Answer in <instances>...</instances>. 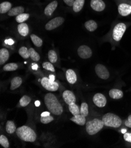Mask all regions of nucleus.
<instances>
[{
    "instance_id": "nucleus-22",
    "label": "nucleus",
    "mask_w": 131,
    "mask_h": 148,
    "mask_svg": "<svg viewBox=\"0 0 131 148\" xmlns=\"http://www.w3.org/2000/svg\"><path fill=\"white\" fill-rule=\"evenodd\" d=\"M85 27L88 31L90 32H93L97 29L98 24L95 21L90 20L89 21H87L85 23Z\"/></svg>"
},
{
    "instance_id": "nucleus-1",
    "label": "nucleus",
    "mask_w": 131,
    "mask_h": 148,
    "mask_svg": "<svg viewBox=\"0 0 131 148\" xmlns=\"http://www.w3.org/2000/svg\"><path fill=\"white\" fill-rule=\"evenodd\" d=\"M44 103L51 113L56 116H60L62 113L63 107L54 94H46L44 97Z\"/></svg>"
},
{
    "instance_id": "nucleus-44",
    "label": "nucleus",
    "mask_w": 131,
    "mask_h": 148,
    "mask_svg": "<svg viewBox=\"0 0 131 148\" xmlns=\"http://www.w3.org/2000/svg\"><path fill=\"white\" fill-rule=\"evenodd\" d=\"M37 68H38V66H37V64H33V69L36 70Z\"/></svg>"
},
{
    "instance_id": "nucleus-39",
    "label": "nucleus",
    "mask_w": 131,
    "mask_h": 148,
    "mask_svg": "<svg viewBox=\"0 0 131 148\" xmlns=\"http://www.w3.org/2000/svg\"><path fill=\"white\" fill-rule=\"evenodd\" d=\"M125 125L126 126L131 128V114L128 116V119L125 122Z\"/></svg>"
},
{
    "instance_id": "nucleus-31",
    "label": "nucleus",
    "mask_w": 131,
    "mask_h": 148,
    "mask_svg": "<svg viewBox=\"0 0 131 148\" xmlns=\"http://www.w3.org/2000/svg\"><path fill=\"white\" fill-rule=\"evenodd\" d=\"M31 100V99L30 97L26 95H25L22 96L20 100V105L22 107H25L30 104Z\"/></svg>"
},
{
    "instance_id": "nucleus-43",
    "label": "nucleus",
    "mask_w": 131,
    "mask_h": 148,
    "mask_svg": "<svg viewBox=\"0 0 131 148\" xmlns=\"http://www.w3.org/2000/svg\"><path fill=\"white\" fill-rule=\"evenodd\" d=\"M49 78H50L51 80H53V81H54V80H55V77H54V76H53V75H50V76H49Z\"/></svg>"
},
{
    "instance_id": "nucleus-2",
    "label": "nucleus",
    "mask_w": 131,
    "mask_h": 148,
    "mask_svg": "<svg viewBox=\"0 0 131 148\" xmlns=\"http://www.w3.org/2000/svg\"><path fill=\"white\" fill-rule=\"evenodd\" d=\"M16 134L20 139L25 142H34L37 139L35 131L27 126L18 127L16 130Z\"/></svg>"
},
{
    "instance_id": "nucleus-4",
    "label": "nucleus",
    "mask_w": 131,
    "mask_h": 148,
    "mask_svg": "<svg viewBox=\"0 0 131 148\" xmlns=\"http://www.w3.org/2000/svg\"><path fill=\"white\" fill-rule=\"evenodd\" d=\"M104 124L102 121L94 119L86 123V130L90 135H94L104 127Z\"/></svg>"
},
{
    "instance_id": "nucleus-41",
    "label": "nucleus",
    "mask_w": 131,
    "mask_h": 148,
    "mask_svg": "<svg viewBox=\"0 0 131 148\" xmlns=\"http://www.w3.org/2000/svg\"><path fill=\"white\" fill-rule=\"evenodd\" d=\"M5 43L9 44V45H12V44H14V41L11 39H9V40H5Z\"/></svg>"
},
{
    "instance_id": "nucleus-35",
    "label": "nucleus",
    "mask_w": 131,
    "mask_h": 148,
    "mask_svg": "<svg viewBox=\"0 0 131 148\" xmlns=\"http://www.w3.org/2000/svg\"><path fill=\"white\" fill-rule=\"evenodd\" d=\"M0 144H1V145L3 147H4L5 148L10 147L9 141H8L7 138L4 135L0 136Z\"/></svg>"
},
{
    "instance_id": "nucleus-7",
    "label": "nucleus",
    "mask_w": 131,
    "mask_h": 148,
    "mask_svg": "<svg viewBox=\"0 0 131 148\" xmlns=\"http://www.w3.org/2000/svg\"><path fill=\"white\" fill-rule=\"evenodd\" d=\"M65 21V20L63 17H57L48 21L45 25V29L47 30L51 31L56 28L57 27L61 25Z\"/></svg>"
},
{
    "instance_id": "nucleus-38",
    "label": "nucleus",
    "mask_w": 131,
    "mask_h": 148,
    "mask_svg": "<svg viewBox=\"0 0 131 148\" xmlns=\"http://www.w3.org/2000/svg\"><path fill=\"white\" fill-rule=\"evenodd\" d=\"M124 139L125 141L131 143V133H125Z\"/></svg>"
},
{
    "instance_id": "nucleus-10",
    "label": "nucleus",
    "mask_w": 131,
    "mask_h": 148,
    "mask_svg": "<svg viewBox=\"0 0 131 148\" xmlns=\"http://www.w3.org/2000/svg\"><path fill=\"white\" fill-rule=\"evenodd\" d=\"M94 104L99 108H104L107 104V99L105 96L101 93H96L93 97Z\"/></svg>"
},
{
    "instance_id": "nucleus-45",
    "label": "nucleus",
    "mask_w": 131,
    "mask_h": 148,
    "mask_svg": "<svg viewBox=\"0 0 131 148\" xmlns=\"http://www.w3.org/2000/svg\"><path fill=\"white\" fill-rule=\"evenodd\" d=\"M39 105H40V103H39L38 101H35V105H36V106H38Z\"/></svg>"
},
{
    "instance_id": "nucleus-20",
    "label": "nucleus",
    "mask_w": 131,
    "mask_h": 148,
    "mask_svg": "<svg viewBox=\"0 0 131 148\" xmlns=\"http://www.w3.org/2000/svg\"><path fill=\"white\" fill-rule=\"evenodd\" d=\"M17 28L19 34L23 37H26L29 33V28L26 23H20L18 25Z\"/></svg>"
},
{
    "instance_id": "nucleus-40",
    "label": "nucleus",
    "mask_w": 131,
    "mask_h": 148,
    "mask_svg": "<svg viewBox=\"0 0 131 148\" xmlns=\"http://www.w3.org/2000/svg\"><path fill=\"white\" fill-rule=\"evenodd\" d=\"M64 1L67 5L71 7V6H73L75 2V0H64Z\"/></svg>"
},
{
    "instance_id": "nucleus-6",
    "label": "nucleus",
    "mask_w": 131,
    "mask_h": 148,
    "mask_svg": "<svg viewBox=\"0 0 131 148\" xmlns=\"http://www.w3.org/2000/svg\"><path fill=\"white\" fill-rule=\"evenodd\" d=\"M41 84L46 90L51 92H55L59 88V85L57 82L47 77H43L41 79Z\"/></svg>"
},
{
    "instance_id": "nucleus-14",
    "label": "nucleus",
    "mask_w": 131,
    "mask_h": 148,
    "mask_svg": "<svg viewBox=\"0 0 131 148\" xmlns=\"http://www.w3.org/2000/svg\"><path fill=\"white\" fill-rule=\"evenodd\" d=\"M66 78L69 83L75 84L77 80V77L75 72L72 69H69L66 71Z\"/></svg>"
},
{
    "instance_id": "nucleus-15",
    "label": "nucleus",
    "mask_w": 131,
    "mask_h": 148,
    "mask_svg": "<svg viewBox=\"0 0 131 148\" xmlns=\"http://www.w3.org/2000/svg\"><path fill=\"white\" fill-rule=\"evenodd\" d=\"M58 6V2L56 1H54L50 3L44 10V14L46 16H50L53 14L54 11L56 10Z\"/></svg>"
},
{
    "instance_id": "nucleus-42",
    "label": "nucleus",
    "mask_w": 131,
    "mask_h": 148,
    "mask_svg": "<svg viewBox=\"0 0 131 148\" xmlns=\"http://www.w3.org/2000/svg\"><path fill=\"white\" fill-rule=\"evenodd\" d=\"M50 115V113L48 112H44L41 113V116H48Z\"/></svg>"
},
{
    "instance_id": "nucleus-26",
    "label": "nucleus",
    "mask_w": 131,
    "mask_h": 148,
    "mask_svg": "<svg viewBox=\"0 0 131 148\" xmlns=\"http://www.w3.org/2000/svg\"><path fill=\"white\" fill-rule=\"evenodd\" d=\"M30 37H31V39L33 42L34 43V44L36 47H40L42 46L43 41L41 38H39L35 34H31L30 36Z\"/></svg>"
},
{
    "instance_id": "nucleus-36",
    "label": "nucleus",
    "mask_w": 131,
    "mask_h": 148,
    "mask_svg": "<svg viewBox=\"0 0 131 148\" xmlns=\"http://www.w3.org/2000/svg\"><path fill=\"white\" fill-rule=\"evenodd\" d=\"M54 119V117L52 116L48 115L46 116H41L40 121L43 124H48L53 121Z\"/></svg>"
},
{
    "instance_id": "nucleus-11",
    "label": "nucleus",
    "mask_w": 131,
    "mask_h": 148,
    "mask_svg": "<svg viewBox=\"0 0 131 148\" xmlns=\"http://www.w3.org/2000/svg\"><path fill=\"white\" fill-rule=\"evenodd\" d=\"M90 5L94 11L98 12L104 11L106 7L103 0H91Z\"/></svg>"
},
{
    "instance_id": "nucleus-30",
    "label": "nucleus",
    "mask_w": 131,
    "mask_h": 148,
    "mask_svg": "<svg viewBox=\"0 0 131 148\" xmlns=\"http://www.w3.org/2000/svg\"><path fill=\"white\" fill-rule=\"evenodd\" d=\"M18 53L20 54V55L24 58L25 59H27L29 57H30V52H29V49H28L26 47H21Z\"/></svg>"
},
{
    "instance_id": "nucleus-33",
    "label": "nucleus",
    "mask_w": 131,
    "mask_h": 148,
    "mask_svg": "<svg viewBox=\"0 0 131 148\" xmlns=\"http://www.w3.org/2000/svg\"><path fill=\"white\" fill-rule=\"evenodd\" d=\"M29 17H30V14H25V13H22L21 14L18 16L16 17V21L19 23H22L23 22L27 20Z\"/></svg>"
},
{
    "instance_id": "nucleus-27",
    "label": "nucleus",
    "mask_w": 131,
    "mask_h": 148,
    "mask_svg": "<svg viewBox=\"0 0 131 148\" xmlns=\"http://www.w3.org/2000/svg\"><path fill=\"white\" fill-rule=\"evenodd\" d=\"M68 109L69 110V112L73 114V116L77 115L80 114V109L79 107L75 104V103H72V104L69 105Z\"/></svg>"
},
{
    "instance_id": "nucleus-18",
    "label": "nucleus",
    "mask_w": 131,
    "mask_h": 148,
    "mask_svg": "<svg viewBox=\"0 0 131 148\" xmlns=\"http://www.w3.org/2000/svg\"><path fill=\"white\" fill-rule=\"evenodd\" d=\"M24 8L22 6H18L16 7L11 8L8 12V15L9 16L12 17V16H17L18 15L24 13Z\"/></svg>"
},
{
    "instance_id": "nucleus-13",
    "label": "nucleus",
    "mask_w": 131,
    "mask_h": 148,
    "mask_svg": "<svg viewBox=\"0 0 131 148\" xmlns=\"http://www.w3.org/2000/svg\"><path fill=\"white\" fill-rule=\"evenodd\" d=\"M118 12L122 16L126 17L131 14V5L126 3H121L118 5Z\"/></svg>"
},
{
    "instance_id": "nucleus-23",
    "label": "nucleus",
    "mask_w": 131,
    "mask_h": 148,
    "mask_svg": "<svg viewBox=\"0 0 131 148\" xmlns=\"http://www.w3.org/2000/svg\"><path fill=\"white\" fill-rule=\"evenodd\" d=\"M5 129L8 134H14L15 132H16L17 127L15 123H14L12 121H8L6 123Z\"/></svg>"
},
{
    "instance_id": "nucleus-46",
    "label": "nucleus",
    "mask_w": 131,
    "mask_h": 148,
    "mask_svg": "<svg viewBox=\"0 0 131 148\" xmlns=\"http://www.w3.org/2000/svg\"><path fill=\"white\" fill-rule=\"evenodd\" d=\"M122 132H123V133H124V134H125V133H126V130H122Z\"/></svg>"
},
{
    "instance_id": "nucleus-17",
    "label": "nucleus",
    "mask_w": 131,
    "mask_h": 148,
    "mask_svg": "<svg viewBox=\"0 0 131 148\" xmlns=\"http://www.w3.org/2000/svg\"><path fill=\"white\" fill-rule=\"evenodd\" d=\"M10 53L7 49L3 48L0 50V64L3 65L9 59Z\"/></svg>"
},
{
    "instance_id": "nucleus-12",
    "label": "nucleus",
    "mask_w": 131,
    "mask_h": 148,
    "mask_svg": "<svg viewBox=\"0 0 131 148\" xmlns=\"http://www.w3.org/2000/svg\"><path fill=\"white\" fill-rule=\"evenodd\" d=\"M62 97L65 102L68 105L76 101V97L74 93L70 90H65L63 93Z\"/></svg>"
},
{
    "instance_id": "nucleus-9",
    "label": "nucleus",
    "mask_w": 131,
    "mask_h": 148,
    "mask_svg": "<svg viewBox=\"0 0 131 148\" xmlns=\"http://www.w3.org/2000/svg\"><path fill=\"white\" fill-rule=\"evenodd\" d=\"M78 56L83 59L90 58L92 56V51L88 46L82 45L78 49Z\"/></svg>"
},
{
    "instance_id": "nucleus-24",
    "label": "nucleus",
    "mask_w": 131,
    "mask_h": 148,
    "mask_svg": "<svg viewBox=\"0 0 131 148\" xmlns=\"http://www.w3.org/2000/svg\"><path fill=\"white\" fill-rule=\"evenodd\" d=\"M11 4L10 2L5 1L0 4V13L5 14L11 9Z\"/></svg>"
},
{
    "instance_id": "nucleus-28",
    "label": "nucleus",
    "mask_w": 131,
    "mask_h": 148,
    "mask_svg": "<svg viewBox=\"0 0 131 148\" xmlns=\"http://www.w3.org/2000/svg\"><path fill=\"white\" fill-rule=\"evenodd\" d=\"M18 68V66L17 64L15 63H8L5 65L3 67V70L5 71H15L17 70Z\"/></svg>"
},
{
    "instance_id": "nucleus-25",
    "label": "nucleus",
    "mask_w": 131,
    "mask_h": 148,
    "mask_svg": "<svg viewBox=\"0 0 131 148\" xmlns=\"http://www.w3.org/2000/svg\"><path fill=\"white\" fill-rule=\"evenodd\" d=\"M85 3V0H75L73 5V10L74 12H78L83 8Z\"/></svg>"
},
{
    "instance_id": "nucleus-16",
    "label": "nucleus",
    "mask_w": 131,
    "mask_h": 148,
    "mask_svg": "<svg viewBox=\"0 0 131 148\" xmlns=\"http://www.w3.org/2000/svg\"><path fill=\"white\" fill-rule=\"evenodd\" d=\"M71 121L80 126H83L86 123L85 117L81 114L73 116L71 118Z\"/></svg>"
},
{
    "instance_id": "nucleus-5",
    "label": "nucleus",
    "mask_w": 131,
    "mask_h": 148,
    "mask_svg": "<svg viewBox=\"0 0 131 148\" xmlns=\"http://www.w3.org/2000/svg\"><path fill=\"white\" fill-rule=\"evenodd\" d=\"M126 25L125 24L120 23L116 24L113 28L112 32V37L113 40L117 42L119 41L126 32Z\"/></svg>"
},
{
    "instance_id": "nucleus-32",
    "label": "nucleus",
    "mask_w": 131,
    "mask_h": 148,
    "mask_svg": "<svg viewBox=\"0 0 131 148\" xmlns=\"http://www.w3.org/2000/svg\"><path fill=\"white\" fill-rule=\"evenodd\" d=\"M88 105L86 103H82L80 108V114L82 116L86 117L88 115Z\"/></svg>"
},
{
    "instance_id": "nucleus-47",
    "label": "nucleus",
    "mask_w": 131,
    "mask_h": 148,
    "mask_svg": "<svg viewBox=\"0 0 131 148\" xmlns=\"http://www.w3.org/2000/svg\"></svg>"
},
{
    "instance_id": "nucleus-19",
    "label": "nucleus",
    "mask_w": 131,
    "mask_h": 148,
    "mask_svg": "<svg viewBox=\"0 0 131 148\" xmlns=\"http://www.w3.org/2000/svg\"><path fill=\"white\" fill-rule=\"evenodd\" d=\"M22 80L20 77H14L11 82L10 89L11 90H14L18 88L22 84Z\"/></svg>"
},
{
    "instance_id": "nucleus-37",
    "label": "nucleus",
    "mask_w": 131,
    "mask_h": 148,
    "mask_svg": "<svg viewBox=\"0 0 131 148\" xmlns=\"http://www.w3.org/2000/svg\"><path fill=\"white\" fill-rule=\"evenodd\" d=\"M42 67L43 68L47 70H48V71H52V72H55V70L54 69V66L52 65V63L51 62H44L42 63Z\"/></svg>"
},
{
    "instance_id": "nucleus-34",
    "label": "nucleus",
    "mask_w": 131,
    "mask_h": 148,
    "mask_svg": "<svg viewBox=\"0 0 131 148\" xmlns=\"http://www.w3.org/2000/svg\"><path fill=\"white\" fill-rule=\"evenodd\" d=\"M48 58L50 62L52 63H55V62H56L58 60V56L56 53L53 50H50L48 52Z\"/></svg>"
},
{
    "instance_id": "nucleus-8",
    "label": "nucleus",
    "mask_w": 131,
    "mask_h": 148,
    "mask_svg": "<svg viewBox=\"0 0 131 148\" xmlns=\"http://www.w3.org/2000/svg\"><path fill=\"white\" fill-rule=\"evenodd\" d=\"M96 75L103 80H107L109 77V73L107 67L101 64H98L95 68Z\"/></svg>"
},
{
    "instance_id": "nucleus-3",
    "label": "nucleus",
    "mask_w": 131,
    "mask_h": 148,
    "mask_svg": "<svg viewBox=\"0 0 131 148\" xmlns=\"http://www.w3.org/2000/svg\"><path fill=\"white\" fill-rule=\"evenodd\" d=\"M102 122L105 126L117 128L121 126L122 120L121 118L112 113H108L102 117Z\"/></svg>"
},
{
    "instance_id": "nucleus-21",
    "label": "nucleus",
    "mask_w": 131,
    "mask_h": 148,
    "mask_svg": "<svg viewBox=\"0 0 131 148\" xmlns=\"http://www.w3.org/2000/svg\"><path fill=\"white\" fill-rule=\"evenodd\" d=\"M109 95L113 99H119L124 96V93L121 90L113 88L109 91Z\"/></svg>"
},
{
    "instance_id": "nucleus-29",
    "label": "nucleus",
    "mask_w": 131,
    "mask_h": 148,
    "mask_svg": "<svg viewBox=\"0 0 131 148\" xmlns=\"http://www.w3.org/2000/svg\"><path fill=\"white\" fill-rule=\"evenodd\" d=\"M29 52H30V58L34 62H38L39 60L40 56L39 54L33 48L29 49Z\"/></svg>"
}]
</instances>
